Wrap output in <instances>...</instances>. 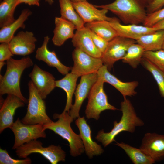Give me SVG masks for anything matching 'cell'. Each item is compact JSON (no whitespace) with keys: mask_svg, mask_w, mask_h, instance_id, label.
<instances>
[{"mask_svg":"<svg viewBox=\"0 0 164 164\" xmlns=\"http://www.w3.org/2000/svg\"><path fill=\"white\" fill-rule=\"evenodd\" d=\"M78 77L77 75L71 72L68 73L62 79L56 80V87L63 90L67 94V102L63 112H69L72 105V97Z\"/></svg>","mask_w":164,"mask_h":164,"instance_id":"cell-24","label":"cell"},{"mask_svg":"<svg viewBox=\"0 0 164 164\" xmlns=\"http://www.w3.org/2000/svg\"><path fill=\"white\" fill-rule=\"evenodd\" d=\"M98 76L97 73L81 76L80 83L76 89L74 94L75 101L68 112L69 115L75 119L80 117L79 112L82 103L88 97L91 88L97 81Z\"/></svg>","mask_w":164,"mask_h":164,"instance_id":"cell-11","label":"cell"},{"mask_svg":"<svg viewBox=\"0 0 164 164\" xmlns=\"http://www.w3.org/2000/svg\"><path fill=\"white\" fill-rule=\"evenodd\" d=\"M49 39L48 36L44 37L42 46L36 50L35 58L39 60L44 62L49 66L56 68L59 73L65 75L68 73L71 68L62 63L54 51L49 50L47 45Z\"/></svg>","mask_w":164,"mask_h":164,"instance_id":"cell-21","label":"cell"},{"mask_svg":"<svg viewBox=\"0 0 164 164\" xmlns=\"http://www.w3.org/2000/svg\"><path fill=\"white\" fill-rule=\"evenodd\" d=\"M143 57L153 63L159 68L164 71V50L145 51Z\"/></svg>","mask_w":164,"mask_h":164,"instance_id":"cell-32","label":"cell"},{"mask_svg":"<svg viewBox=\"0 0 164 164\" xmlns=\"http://www.w3.org/2000/svg\"><path fill=\"white\" fill-rule=\"evenodd\" d=\"M152 27L155 31L164 29V19L157 22Z\"/></svg>","mask_w":164,"mask_h":164,"instance_id":"cell-39","label":"cell"},{"mask_svg":"<svg viewBox=\"0 0 164 164\" xmlns=\"http://www.w3.org/2000/svg\"><path fill=\"white\" fill-rule=\"evenodd\" d=\"M147 5L151 2L153 0H144Z\"/></svg>","mask_w":164,"mask_h":164,"instance_id":"cell-43","label":"cell"},{"mask_svg":"<svg viewBox=\"0 0 164 164\" xmlns=\"http://www.w3.org/2000/svg\"><path fill=\"white\" fill-rule=\"evenodd\" d=\"M72 2H84L87 1V0H71Z\"/></svg>","mask_w":164,"mask_h":164,"instance_id":"cell-41","label":"cell"},{"mask_svg":"<svg viewBox=\"0 0 164 164\" xmlns=\"http://www.w3.org/2000/svg\"><path fill=\"white\" fill-rule=\"evenodd\" d=\"M37 41L32 32L21 31L14 36L9 43L13 55L25 56L33 52Z\"/></svg>","mask_w":164,"mask_h":164,"instance_id":"cell-13","label":"cell"},{"mask_svg":"<svg viewBox=\"0 0 164 164\" xmlns=\"http://www.w3.org/2000/svg\"><path fill=\"white\" fill-rule=\"evenodd\" d=\"M118 36L137 41L145 35L155 31L152 27L134 24L123 25L117 18L112 17L109 21Z\"/></svg>","mask_w":164,"mask_h":164,"instance_id":"cell-18","label":"cell"},{"mask_svg":"<svg viewBox=\"0 0 164 164\" xmlns=\"http://www.w3.org/2000/svg\"><path fill=\"white\" fill-rule=\"evenodd\" d=\"M102 79L98 77L97 81L93 85L89 94L88 101L85 110L86 118L98 120L101 113L107 110L117 109L110 104L104 89V83Z\"/></svg>","mask_w":164,"mask_h":164,"instance_id":"cell-7","label":"cell"},{"mask_svg":"<svg viewBox=\"0 0 164 164\" xmlns=\"http://www.w3.org/2000/svg\"><path fill=\"white\" fill-rule=\"evenodd\" d=\"M72 42L76 48L79 49L93 57H101L102 53L93 42L91 31L85 26L77 30L72 38Z\"/></svg>","mask_w":164,"mask_h":164,"instance_id":"cell-19","label":"cell"},{"mask_svg":"<svg viewBox=\"0 0 164 164\" xmlns=\"http://www.w3.org/2000/svg\"><path fill=\"white\" fill-rule=\"evenodd\" d=\"M141 63L152 74L157 82L160 95L164 98V71L144 57L142 58Z\"/></svg>","mask_w":164,"mask_h":164,"instance_id":"cell-31","label":"cell"},{"mask_svg":"<svg viewBox=\"0 0 164 164\" xmlns=\"http://www.w3.org/2000/svg\"><path fill=\"white\" fill-rule=\"evenodd\" d=\"M145 51L141 45L138 43H133L128 47L121 60L124 63L128 64L133 68H136L141 63Z\"/></svg>","mask_w":164,"mask_h":164,"instance_id":"cell-30","label":"cell"},{"mask_svg":"<svg viewBox=\"0 0 164 164\" xmlns=\"http://www.w3.org/2000/svg\"><path fill=\"white\" fill-rule=\"evenodd\" d=\"M6 64L4 61H0V70L1 71L3 67Z\"/></svg>","mask_w":164,"mask_h":164,"instance_id":"cell-40","label":"cell"},{"mask_svg":"<svg viewBox=\"0 0 164 164\" xmlns=\"http://www.w3.org/2000/svg\"><path fill=\"white\" fill-rule=\"evenodd\" d=\"M164 5V0H153L146 7L147 14L152 13L161 9Z\"/></svg>","mask_w":164,"mask_h":164,"instance_id":"cell-37","label":"cell"},{"mask_svg":"<svg viewBox=\"0 0 164 164\" xmlns=\"http://www.w3.org/2000/svg\"><path fill=\"white\" fill-rule=\"evenodd\" d=\"M75 124L80 132L79 135L82 141L86 154L89 158L101 155L104 150L101 145L93 141L91 138V131L84 117H79Z\"/></svg>","mask_w":164,"mask_h":164,"instance_id":"cell-15","label":"cell"},{"mask_svg":"<svg viewBox=\"0 0 164 164\" xmlns=\"http://www.w3.org/2000/svg\"><path fill=\"white\" fill-rule=\"evenodd\" d=\"M9 43L3 42L0 45V61H7L13 56Z\"/></svg>","mask_w":164,"mask_h":164,"instance_id":"cell-36","label":"cell"},{"mask_svg":"<svg viewBox=\"0 0 164 164\" xmlns=\"http://www.w3.org/2000/svg\"><path fill=\"white\" fill-rule=\"evenodd\" d=\"M76 11L85 23L96 21H110L112 17L107 16V9H99L94 5L87 1L73 2Z\"/></svg>","mask_w":164,"mask_h":164,"instance_id":"cell-20","label":"cell"},{"mask_svg":"<svg viewBox=\"0 0 164 164\" xmlns=\"http://www.w3.org/2000/svg\"><path fill=\"white\" fill-rule=\"evenodd\" d=\"M164 19V8L152 13L148 14L143 25L150 27Z\"/></svg>","mask_w":164,"mask_h":164,"instance_id":"cell-34","label":"cell"},{"mask_svg":"<svg viewBox=\"0 0 164 164\" xmlns=\"http://www.w3.org/2000/svg\"><path fill=\"white\" fill-rule=\"evenodd\" d=\"M28 86L29 97L27 111L21 121L26 124L43 125L53 121L46 113L44 99L39 94L31 80L28 82Z\"/></svg>","mask_w":164,"mask_h":164,"instance_id":"cell-5","label":"cell"},{"mask_svg":"<svg viewBox=\"0 0 164 164\" xmlns=\"http://www.w3.org/2000/svg\"><path fill=\"white\" fill-rule=\"evenodd\" d=\"M32 14V11L28 9L22 10L18 18L12 23L2 27L0 30V42L9 43L16 30L20 28L25 29V22Z\"/></svg>","mask_w":164,"mask_h":164,"instance_id":"cell-23","label":"cell"},{"mask_svg":"<svg viewBox=\"0 0 164 164\" xmlns=\"http://www.w3.org/2000/svg\"><path fill=\"white\" fill-rule=\"evenodd\" d=\"M15 136L12 149H16L21 145L40 138H45L46 134L41 124H26L19 118L14 122L9 128Z\"/></svg>","mask_w":164,"mask_h":164,"instance_id":"cell-8","label":"cell"},{"mask_svg":"<svg viewBox=\"0 0 164 164\" xmlns=\"http://www.w3.org/2000/svg\"><path fill=\"white\" fill-rule=\"evenodd\" d=\"M17 0H3L0 4V27L8 26L15 19L14 13Z\"/></svg>","mask_w":164,"mask_h":164,"instance_id":"cell-29","label":"cell"},{"mask_svg":"<svg viewBox=\"0 0 164 164\" xmlns=\"http://www.w3.org/2000/svg\"><path fill=\"white\" fill-rule=\"evenodd\" d=\"M72 56L74 64L71 72L79 77L97 73L103 65L101 58L93 57L77 48L73 51Z\"/></svg>","mask_w":164,"mask_h":164,"instance_id":"cell-10","label":"cell"},{"mask_svg":"<svg viewBox=\"0 0 164 164\" xmlns=\"http://www.w3.org/2000/svg\"><path fill=\"white\" fill-rule=\"evenodd\" d=\"M61 17L72 22L77 30L84 26L85 23L77 12L71 0H59Z\"/></svg>","mask_w":164,"mask_h":164,"instance_id":"cell-27","label":"cell"},{"mask_svg":"<svg viewBox=\"0 0 164 164\" xmlns=\"http://www.w3.org/2000/svg\"><path fill=\"white\" fill-rule=\"evenodd\" d=\"M116 145L123 149L134 164H152L155 162L140 148L132 147L123 142Z\"/></svg>","mask_w":164,"mask_h":164,"instance_id":"cell-28","label":"cell"},{"mask_svg":"<svg viewBox=\"0 0 164 164\" xmlns=\"http://www.w3.org/2000/svg\"><path fill=\"white\" fill-rule=\"evenodd\" d=\"M55 24L52 41L55 45L60 46L67 39L73 38L76 27L72 22L61 17L55 18Z\"/></svg>","mask_w":164,"mask_h":164,"instance_id":"cell-22","label":"cell"},{"mask_svg":"<svg viewBox=\"0 0 164 164\" xmlns=\"http://www.w3.org/2000/svg\"><path fill=\"white\" fill-rule=\"evenodd\" d=\"M164 42V29L158 30L143 36L136 41L145 51H155L162 49Z\"/></svg>","mask_w":164,"mask_h":164,"instance_id":"cell-25","label":"cell"},{"mask_svg":"<svg viewBox=\"0 0 164 164\" xmlns=\"http://www.w3.org/2000/svg\"><path fill=\"white\" fill-rule=\"evenodd\" d=\"M25 103L16 96L12 94L8 95L0 110V133L12 125L16 110L19 108L23 107Z\"/></svg>","mask_w":164,"mask_h":164,"instance_id":"cell-16","label":"cell"},{"mask_svg":"<svg viewBox=\"0 0 164 164\" xmlns=\"http://www.w3.org/2000/svg\"><path fill=\"white\" fill-rule=\"evenodd\" d=\"M17 155L26 158L32 153L41 154L52 164H56L65 160L66 154L60 146L51 145L45 147L40 141L35 139L25 143L16 149Z\"/></svg>","mask_w":164,"mask_h":164,"instance_id":"cell-6","label":"cell"},{"mask_svg":"<svg viewBox=\"0 0 164 164\" xmlns=\"http://www.w3.org/2000/svg\"><path fill=\"white\" fill-rule=\"evenodd\" d=\"M46 2H47L49 5H52L53 3V0H45Z\"/></svg>","mask_w":164,"mask_h":164,"instance_id":"cell-42","label":"cell"},{"mask_svg":"<svg viewBox=\"0 0 164 164\" xmlns=\"http://www.w3.org/2000/svg\"><path fill=\"white\" fill-rule=\"evenodd\" d=\"M147 5L144 0H115L109 4L94 5L97 8L110 11L126 24L137 25L145 21Z\"/></svg>","mask_w":164,"mask_h":164,"instance_id":"cell-3","label":"cell"},{"mask_svg":"<svg viewBox=\"0 0 164 164\" xmlns=\"http://www.w3.org/2000/svg\"><path fill=\"white\" fill-rule=\"evenodd\" d=\"M107 67L103 65L98 70L97 73L104 83H108L113 86L122 94L124 98L126 96L132 97L136 94L135 90L138 85V81H134L123 82L111 74Z\"/></svg>","mask_w":164,"mask_h":164,"instance_id":"cell-17","label":"cell"},{"mask_svg":"<svg viewBox=\"0 0 164 164\" xmlns=\"http://www.w3.org/2000/svg\"><path fill=\"white\" fill-rule=\"evenodd\" d=\"M155 162L164 159V135L156 133H145L139 148Z\"/></svg>","mask_w":164,"mask_h":164,"instance_id":"cell-14","label":"cell"},{"mask_svg":"<svg viewBox=\"0 0 164 164\" xmlns=\"http://www.w3.org/2000/svg\"><path fill=\"white\" fill-rule=\"evenodd\" d=\"M121 110L122 115L120 121H115L114 126L109 132H104V130L99 131L95 139L101 142L104 147L115 141L116 136L121 132L127 131L131 133L135 132L136 127L144 125L143 121L137 115L135 109L130 100L126 97L121 103Z\"/></svg>","mask_w":164,"mask_h":164,"instance_id":"cell-1","label":"cell"},{"mask_svg":"<svg viewBox=\"0 0 164 164\" xmlns=\"http://www.w3.org/2000/svg\"><path fill=\"white\" fill-rule=\"evenodd\" d=\"M91 36L95 46L102 54L106 50L108 42L91 31Z\"/></svg>","mask_w":164,"mask_h":164,"instance_id":"cell-35","label":"cell"},{"mask_svg":"<svg viewBox=\"0 0 164 164\" xmlns=\"http://www.w3.org/2000/svg\"><path fill=\"white\" fill-rule=\"evenodd\" d=\"M84 26L108 42L118 36L116 31L108 21H94L85 23Z\"/></svg>","mask_w":164,"mask_h":164,"instance_id":"cell-26","label":"cell"},{"mask_svg":"<svg viewBox=\"0 0 164 164\" xmlns=\"http://www.w3.org/2000/svg\"><path fill=\"white\" fill-rule=\"evenodd\" d=\"M40 0H17L16 4V6L19 4L24 3L28 5H36L39 6Z\"/></svg>","mask_w":164,"mask_h":164,"instance_id":"cell-38","label":"cell"},{"mask_svg":"<svg viewBox=\"0 0 164 164\" xmlns=\"http://www.w3.org/2000/svg\"><path fill=\"white\" fill-rule=\"evenodd\" d=\"M29 76L43 99H45L56 87V80L53 76L36 64L34 65Z\"/></svg>","mask_w":164,"mask_h":164,"instance_id":"cell-12","label":"cell"},{"mask_svg":"<svg viewBox=\"0 0 164 164\" xmlns=\"http://www.w3.org/2000/svg\"><path fill=\"white\" fill-rule=\"evenodd\" d=\"M6 64L7 68L4 75H0V95L12 94L20 98L25 103H27V99L21 93L20 82L24 70L33 65L32 60L29 56L19 60L12 57L7 61Z\"/></svg>","mask_w":164,"mask_h":164,"instance_id":"cell-2","label":"cell"},{"mask_svg":"<svg viewBox=\"0 0 164 164\" xmlns=\"http://www.w3.org/2000/svg\"><path fill=\"white\" fill-rule=\"evenodd\" d=\"M162 50H164V43H163V45H162Z\"/></svg>","mask_w":164,"mask_h":164,"instance_id":"cell-44","label":"cell"},{"mask_svg":"<svg viewBox=\"0 0 164 164\" xmlns=\"http://www.w3.org/2000/svg\"><path fill=\"white\" fill-rule=\"evenodd\" d=\"M53 117L58 119L56 122L52 121L43 125L44 130L49 129L54 132L69 143L71 155L76 157L80 155L85 151L82 141L79 135L73 131L70 126L74 119L68 112H63L60 114H55Z\"/></svg>","mask_w":164,"mask_h":164,"instance_id":"cell-4","label":"cell"},{"mask_svg":"<svg viewBox=\"0 0 164 164\" xmlns=\"http://www.w3.org/2000/svg\"><path fill=\"white\" fill-rule=\"evenodd\" d=\"M136 42L135 40L119 36L109 42L101 57L103 64L111 70L116 62L122 60L129 46Z\"/></svg>","mask_w":164,"mask_h":164,"instance_id":"cell-9","label":"cell"},{"mask_svg":"<svg viewBox=\"0 0 164 164\" xmlns=\"http://www.w3.org/2000/svg\"><path fill=\"white\" fill-rule=\"evenodd\" d=\"M32 162L31 159L27 157L22 159H16L11 157L5 149H0V164H30Z\"/></svg>","mask_w":164,"mask_h":164,"instance_id":"cell-33","label":"cell"}]
</instances>
